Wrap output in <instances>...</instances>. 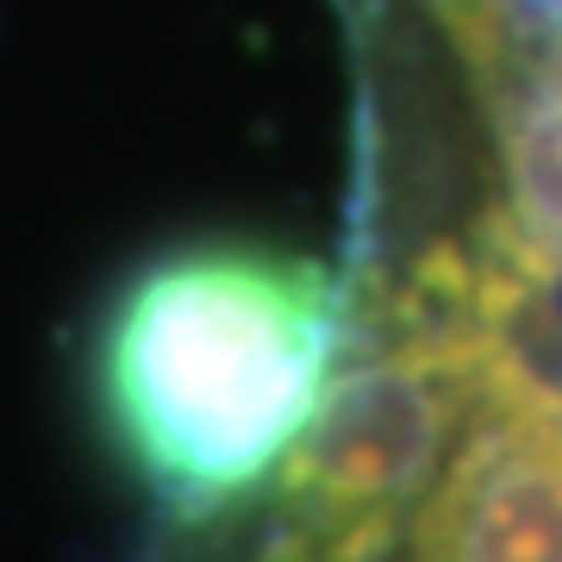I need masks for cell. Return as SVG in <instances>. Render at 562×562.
<instances>
[{"mask_svg": "<svg viewBox=\"0 0 562 562\" xmlns=\"http://www.w3.org/2000/svg\"><path fill=\"white\" fill-rule=\"evenodd\" d=\"M344 350V269L294 244L194 238L125 276L88 387L157 525H194L276 482L319 425Z\"/></svg>", "mask_w": 562, "mask_h": 562, "instance_id": "6da1fadb", "label": "cell"}]
</instances>
